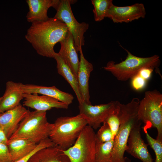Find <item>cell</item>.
I'll return each instance as SVG.
<instances>
[{"label": "cell", "instance_id": "25", "mask_svg": "<svg viewBox=\"0 0 162 162\" xmlns=\"http://www.w3.org/2000/svg\"><path fill=\"white\" fill-rule=\"evenodd\" d=\"M147 142L154 151L155 155V162H162V141L152 137L147 130L145 131Z\"/></svg>", "mask_w": 162, "mask_h": 162}, {"label": "cell", "instance_id": "2", "mask_svg": "<svg viewBox=\"0 0 162 162\" xmlns=\"http://www.w3.org/2000/svg\"><path fill=\"white\" fill-rule=\"evenodd\" d=\"M140 101L138 98H134L127 104L119 103L118 116L120 125L114 139L111 162H126L124 154L130 132L142 122L137 115Z\"/></svg>", "mask_w": 162, "mask_h": 162}, {"label": "cell", "instance_id": "21", "mask_svg": "<svg viewBox=\"0 0 162 162\" xmlns=\"http://www.w3.org/2000/svg\"><path fill=\"white\" fill-rule=\"evenodd\" d=\"M54 58L56 62L58 73L70 85L76 95L79 103H80L83 100L80 91L77 75L58 53L56 52Z\"/></svg>", "mask_w": 162, "mask_h": 162}, {"label": "cell", "instance_id": "12", "mask_svg": "<svg viewBox=\"0 0 162 162\" xmlns=\"http://www.w3.org/2000/svg\"><path fill=\"white\" fill-rule=\"evenodd\" d=\"M30 111L20 104L15 107L0 113V126L9 139Z\"/></svg>", "mask_w": 162, "mask_h": 162}, {"label": "cell", "instance_id": "28", "mask_svg": "<svg viewBox=\"0 0 162 162\" xmlns=\"http://www.w3.org/2000/svg\"><path fill=\"white\" fill-rule=\"evenodd\" d=\"M131 84L133 88L136 90H140L144 88L146 85V81L137 74L131 79Z\"/></svg>", "mask_w": 162, "mask_h": 162}, {"label": "cell", "instance_id": "18", "mask_svg": "<svg viewBox=\"0 0 162 162\" xmlns=\"http://www.w3.org/2000/svg\"><path fill=\"white\" fill-rule=\"evenodd\" d=\"M59 43L61 48L58 53L77 75L80 61L70 33L69 32L65 38Z\"/></svg>", "mask_w": 162, "mask_h": 162}, {"label": "cell", "instance_id": "1", "mask_svg": "<svg viewBox=\"0 0 162 162\" xmlns=\"http://www.w3.org/2000/svg\"><path fill=\"white\" fill-rule=\"evenodd\" d=\"M69 31L65 24L54 17L32 23L25 38L40 55L54 58V47L63 40Z\"/></svg>", "mask_w": 162, "mask_h": 162}, {"label": "cell", "instance_id": "23", "mask_svg": "<svg viewBox=\"0 0 162 162\" xmlns=\"http://www.w3.org/2000/svg\"><path fill=\"white\" fill-rule=\"evenodd\" d=\"M94 6L93 11L94 19L96 22H100L106 17L108 12L113 4L112 0H92Z\"/></svg>", "mask_w": 162, "mask_h": 162}, {"label": "cell", "instance_id": "27", "mask_svg": "<svg viewBox=\"0 0 162 162\" xmlns=\"http://www.w3.org/2000/svg\"><path fill=\"white\" fill-rule=\"evenodd\" d=\"M55 145L50 139L49 137H48L41 141L38 143L36 148L30 153L24 157L14 162H27L31 156L38 151L45 148L53 146Z\"/></svg>", "mask_w": 162, "mask_h": 162}, {"label": "cell", "instance_id": "32", "mask_svg": "<svg viewBox=\"0 0 162 162\" xmlns=\"http://www.w3.org/2000/svg\"><path fill=\"white\" fill-rule=\"evenodd\" d=\"M1 98H2V97H0V102L1 100Z\"/></svg>", "mask_w": 162, "mask_h": 162}, {"label": "cell", "instance_id": "14", "mask_svg": "<svg viewBox=\"0 0 162 162\" xmlns=\"http://www.w3.org/2000/svg\"><path fill=\"white\" fill-rule=\"evenodd\" d=\"M20 85L24 93L38 94L47 96L68 106L72 103L74 99L71 94L63 92L54 86L48 87L34 84H25L21 83Z\"/></svg>", "mask_w": 162, "mask_h": 162}, {"label": "cell", "instance_id": "29", "mask_svg": "<svg viewBox=\"0 0 162 162\" xmlns=\"http://www.w3.org/2000/svg\"><path fill=\"white\" fill-rule=\"evenodd\" d=\"M0 162H12L7 145L0 143Z\"/></svg>", "mask_w": 162, "mask_h": 162}, {"label": "cell", "instance_id": "16", "mask_svg": "<svg viewBox=\"0 0 162 162\" xmlns=\"http://www.w3.org/2000/svg\"><path fill=\"white\" fill-rule=\"evenodd\" d=\"M58 0H26L29 11L26 16L27 21L31 22L47 20L48 9L54 8Z\"/></svg>", "mask_w": 162, "mask_h": 162}, {"label": "cell", "instance_id": "19", "mask_svg": "<svg viewBox=\"0 0 162 162\" xmlns=\"http://www.w3.org/2000/svg\"><path fill=\"white\" fill-rule=\"evenodd\" d=\"M27 162H70L63 150L55 145L41 149L34 153Z\"/></svg>", "mask_w": 162, "mask_h": 162}, {"label": "cell", "instance_id": "3", "mask_svg": "<svg viewBox=\"0 0 162 162\" xmlns=\"http://www.w3.org/2000/svg\"><path fill=\"white\" fill-rule=\"evenodd\" d=\"M87 121L82 115L71 117H61L56 119L49 137L54 144L63 150L74 144Z\"/></svg>", "mask_w": 162, "mask_h": 162}, {"label": "cell", "instance_id": "15", "mask_svg": "<svg viewBox=\"0 0 162 162\" xmlns=\"http://www.w3.org/2000/svg\"><path fill=\"white\" fill-rule=\"evenodd\" d=\"M20 82L8 81L4 93L0 102V113L12 109L18 106L24 98V93Z\"/></svg>", "mask_w": 162, "mask_h": 162}, {"label": "cell", "instance_id": "31", "mask_svg": "<svg viewBox=\"0 0 162 162\" xmlns=\"http://www.w3.org/2000/svg\"><path fill=\"white\" fill-rule=\"evenodd\" d=\"M8 139L5 131L0 126V143L7 145Z\"/></svg>", "mask_w": 162, "mask_h": 162}, {"label": "cell", "instance_id": "20", "mask_svg": "<svg viewBox=\"0 0 162 162\" xmlns=\"http://www.w3.org/2000/svg\"><path fill=\"white\" fill-rule=\"evenodd\" d=\"M38 144L23 138L9 139L7 145L12 162L16 161L30 153Z\"/></svg>", "mask_w": 162, "mask_h": 162}, {"label": "cell", "instance_id": "24", "mask_svg": "<svg viewBox=\"0 0 162 162\" xmlns=\"http://www.w3.org/2000/svg\"><path fill=\"white\" fill-rule=\"evenodd\" d=\"M120 103L118 101H116L115 109L104 122L107 123L109 125L114 139L117 133L120 125V120L118 116Z\"/></svg>", "mask_w": 162, "mask_h": 162}, {"label": "cell", "instance_id": "6", "mask_svg": "<svg viewBox=\"0 0 162 162\" xmlns=\"http://www.w3.org/2000/svg\"><path fill=\"white\" fill-rule=\"evenodd\" d=\"M139 119L144 124V130L153 127L158 131L157 139L162 141V94L157 90L145 92L137 109Z\"/></svg>", "mask_w": 162, "mask_h": 162}, {"label": "cell", "instance_id": "26", "mask_svg": "<svg viewBox=\"0 0 162 162\" xmlns=\"http://www.w3.org/2000/svg\"><path fill=\"white\" fill-rule=\"evenodd\" d=\"M103 124V125L95 134L97 142L104 143L114 140L112 131L108 124L105 122Z\"/></svg>", "mask_w": 162, "mask_h": 162}, {"label": "cell", "instance_id": "17", "mask_svg": "<svg viewBox=\"0 0 162 162\" xmlns=\"http://www.w3.org/2000/svg\"><path fill=\"white\" fill-rule=\"evenodd\" d=\"M80 52V59L77 75L79 87L83 100L88 104H92L90 100L89 80L93 66L85 58L82 49Z\"/></svg>", "mask_w": 162, "mask_h": 162}, {"label": "cell", "instance_id": "10", "mask_svg": "<svg viewBox=\"0 0 162 162\" xmlns=\"http://www.w3.org/2000/svg\"><path fill=\"white\" fill-rule=\"evenodd\" d=\"M146 11L144 4L135 3L126 6H118L113 4L110 9L106 17L114 23H128L140 18H144Z\"/></svg>", "mask_w": 162, "mask_h": 162}, {"label": "cell", "instance_id": "4", "mask_svg": "<svg viewBox=\"0 0 162 162\" xmlns=\"http://www.w3.org/2000/svg\"><path fill=\"white\" fill-rule=\"evenodd\" d=\"M46 112L29 111L9 139L23 138L38 144L49 137L53 124L47 121Z\"/></svg>", "mask_w": 162, "mask_h": 162}, {"label": "cell", "instance_id": "7", "mask_svg": "<svg viewBox=\"0 0 162 162\" xmlns=\"http://www.w3.org/2000/svg\"><path fill=\"white\" fill-rule=\"evenodd\" d=\"M72 1L58 0L54 8L56 13L54 17L65 24L72 36L75 47L78 52L84 45V34L89 28V24L85 22L80 23L77 21L71 7Z\"/></svg>", "mask_w": 162, "mask_h": 162}, {"label": "cell", "instance_id": "13", "mask_svg": "<svg viewBox=\"0 0 162 162\" xmlns=\"http://www.w3.org/2000/svg\"><path fill=\"white\" fill-rule=\"evenodd\" d=\"M23 106L36 110L46 112L53 108L67 109L68 106L52 97L37 94L24 93Z\"/></svg>", "mask_w": 162, "mask_h": 162}, {"label": "cell", "instance_id": "8", "mask_svg": "<svg viewBox=\"0 0 162 162\" xmlns=\"http://www.w3.org/2000/svg\"><path fill=\"white\" fill-rule=\"evenodd\" d=\"M96 144L94 129L87 125L73 145L63 151L70 162H95Z\"/></svg>", "mask_w": 162, "mask_h": 162}, {"label": "cell", "instance_id": "9", "mask_svg": "<svg viewBox=\"0 0 162 162\" xmlns=\"http://www.w3.org/2000/svg\"><path fill=\"white\" fill-rule=\"evenodd\" d=\"M116 101L94 106L88 104L83 100L79 103V114L86 119L87 125L94 129L100 127L115 109Z\"/></svg>", "mask_w": 162, "mask_h": 162}, {"label": "cell", "instance_id": "11", "mask_svg": "<svg viewBox=\"0 0 162 162\" xmlns=\"http://www.w3.org/2000/svg\"><path fill=\"white\" fill-rule=\"evenodd\" d=\"M140 123L131 131L127 142L126 151L142 162H153L146 144L142 138Z\"/></svg>", "mask_w": 162, "mask_h": 162}, {"label": "cell", "instance_id": "5", "mask_svg": "<svg viewBox=\"0 0 162 162\" xmlns=\"http://www.w3.org/2000/svg\"><path fill=\"white\" fill-rule=\"evenodd\" d=\"M124 49L128 54L124 60L118 63L110 61L103 67L104 70L110 72L119 81H126L131 79L143 68H148L154 69L158 68L160 65V57L157 55L147 57H139Z\"/></svg>", "mask_w": 162, "mask_h": 162}, {"label": "cell", "instance_id": "30", "mask_svg": "<svg viewBox=\"0 0 162 162\" xmlns=\"http://www.w3.org/2000/svg\"><path fill=\"white\" fill-rule=\"evenodd\" d=\"M153 70L154 69L151 68H144L141 69L138 74L147 80L150 77Z\"/></svg>", "mask_w": 162, "mask_h": 162}, {"label": "cell", "instance_id": "22", "mask_svg": "<svg viewBox=\"0 0 162 162\" xmlns=\"http://www.w3.org/2000/svg\"><path fill=\"white\" fill-rule=\"evenodd\" d=\"M114 140L100 143L96 142L95 162H111Z\"/></svg>", "mask_w": 162, "mask_h": 162}]
</instances>
